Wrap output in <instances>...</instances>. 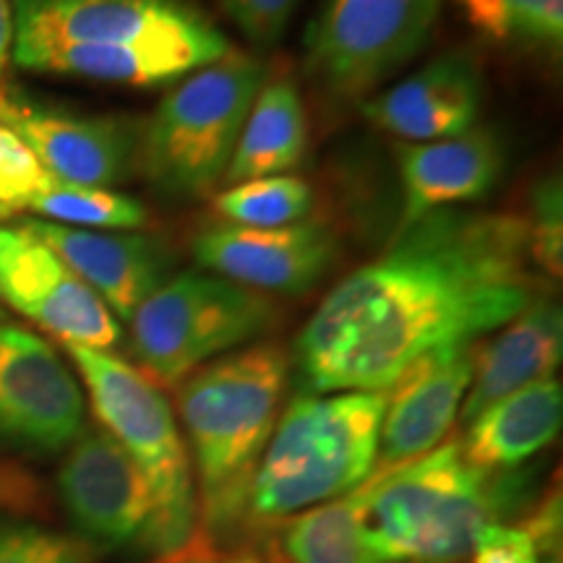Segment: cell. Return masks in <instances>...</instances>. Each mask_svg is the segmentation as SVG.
Segmentation results:
<instances>
[{"instance_id":"cell-1","label":"cell","mask_w":563,"mask_h":563,"mask_svg":"<svg viewBox=\"0 0 563 563\" xmlns=\"http://www.w3.org/2000/svg\"><path fill=\"white\" fill-rule=\"evenodd\" d=\"M543 295L525 217L433 211L323 298L295 344L313 394L386 391L407 365L477 342Z\"/></svg>"},{"instance_id":"cell-2","label":"cell","mask_w":563,"mask_h":563,"mask_svg":"<svg viewBox=\"0 0 563 563\" xmlns=\"http://www.w3.org/2000/svg\"><path fill=\"white\" fill-rule=\"evenodd\" d=\"M287 355L264 342L228 352L175 386L191 443L199 527L211 538L241 525L253 475L279 420Z\"/></svg>"},{"instance_id":"cell-3","label":"cell","mask_w":563,"mask_h":563,"mask_svg":"<svg viewBox=\"0 0 563 563\" xmlns=\"http://www.w3.org/2000/svg\"><path fill=\"white\" fill-rule=\"evenodd\" d=\"M527 496V475L488 473L464 460L460 439L399 467L371 473L363 534L382 563H456L477 532L501 525Z\"/></svg>"},{"instance_id":"cell-4","label":"cell","mask_w":563,"mask_h":563,"mask_svg":"<svg viewBox=\"0 0 563 563\" xmlns=\"http://www.w3.org/2000/svg\"><path fill=\"white\" fill-rule=\"evenodd\" d=\"M386 391L300 394L274 426L253 475L243 519L274 527L368 481L378 460Z\"/></svg>"},{"instance_id":"cell-5","label":"cell","mask_w":563,"mask_h":563,"mask_svg":"<svg viewBox=\"0 0 563 563\" xmlns=\"http://www.w3.org/2000/svg\"><path fill=\"white\" fill-rule=\"evenodd\" d=\"M264 84V63L235 51L180 81L141 131L139 165L152 186L170 196L214 191Z\"/></svg>"},{"instance_id":"cell-6","label":"cell","mask_w":563,"mask_h":563,"mask_svg":"<svg viewBox=\"0 0 563 563\" xmlns=\"http://www.w3.org/2000/svg\"><path fill=\"white\" fill-rule=\"evenodd\" d=\"M102 428L129 452L152 485L162 514L165 553L199 525L191 456L173 407L144 371L108 350L66 344Z\"/></svg>"},{"instance_id":"cell-7","label":"cell","mask_w":563,"mask_h":563,"mask_svg":"<svg viewBox=\"0 0 563 563\" xmlns=\"http://www.w3.org/2000/svg\"><path fill=\"white\" fill-rule=\"evenodd\" d=\"M129 323L141 371L175 389L196 368L262 336L274 323V306L238 282L183 272L141 302Z\"/></svg>"},{"instance_id":"cell-8","label":"cell","mask_w":563,"mask_h":563,"mask_svg":"<svg viewBox=\"0 0 563 563\" xmlns=\"http://www.w3.org/2000/svg\"><path fill=\"white\" fill-rule=\"evenodd\" d=\"M441 0H321L306 32L308 70L336 100H357L418 55Z\"/></svg>"},{"instance_id":"cell-9","label":"cell","mask_w":563,"mask_h":563,"mask_svg":"<svg viewBox=\"0 0 563 563\" xmlns=\"http://www.w3.org/2000/svg\"><path fill=\"white\" fill-rule=\"evenodd\" d=\"M70 522L102 551L165 553L162 514L152 485L104 428H84L58 470Z\"/></svg>"},{"instance_id":"cell-10","label":"cell","mask_w":563,"mask_h":563,"mask_svg":"<svg viewBox=\"0 0 563 563\" xmlns=\"http://www.w3.org/2000/svg\"><path fill=\"white\" fill-rule=\"evenodd\" d=\"M13 51L37 45H191L230 53L224 34L180 0H19Z\"/></svg>"},{"instance_id":"cell-11","label":"cell","mask_w":563,"mask_h":563,"mask_svg":"<svg viewBox=\"0 0 563 563\" xmlns=\"http://www.w3.org/2000/svg\"><path fill=\"white\" fill-rule=\"evenodd\" d=\"M84 431V394L60 355L30 329L0 323V446L55 454Z\"/></svg>"},{"instance_id":"cell-12","label":"cell","mask_w":563,"mask_h":563,"mask_svg":"<svg viewBox=\"0 0 563 563\" xmlns=\"http://www.w3.org/2000/svg\"><path fill=\"white\" fill-rule=\"evenodd\" d=\"M0 300L63 344L108 350L121 323L100 295L24 228H0Z\"/></svg>"},{"instance_id":"cell-13","label":"cell","mask_w":563,"mask_h":563,"mask_svg":"<svg viewBox=\"0 0 563 563\" xmlns=\"http://www.w3.org/2000/svg\"><path fill=\"white\" fill-rule=\"evenodd\" d=\"M340 243L319 220L285 228L217 224L194 238V258L203 272L251 290L300 295L334 264Z\"/></svg>"},{"instance_id":"cell-14","label":"cell","mask_w":563,"mask_h":563,"mask_svg":"<svg viewBox=\"0 0 563 563\" xmlns=\"http://www.w3.org/2000/svg\"><path fill=\"white\" fill-rule=\"evenodd\" d=\"M477 342L420 355L386 389L376 467H399L433 452L454 426L475 373Z\"/></svg>"},{"instance_id":"cell-15","label":"cell","mask_w":563,"mask_h":563,"mask_svg":"<svg viewBox=\"0 0 563 563\" xmlns=\"http://www.w3.org/2000/svg\"><path fill=\"white\" fill-rule=\"evenodd\" d=\"M0 123L9 125L55 180L110 188L139 165L141 125L118 118H76L5 97Z\"/></svg>"},{"instance_id":"cell-16","label":"cell","mask_w":563,"mask_h":563,"mask_svg":"<svg viewBox=\"0 0 563 563\" xmlns=\"http://www.w3.org/2000/svg\"><path fill=\"white\" fill-rule=\"evenodd\" d=\"M19 228L58 253L68 269L87 282L123 321H131L141 302L170 279L173 253L157 238L81 230L45 220H26Z\"/></svg>"},{"instance_id":"cell-17","label":"cell","mask_w":563,"mask_h":563,"mask_svg":"<svg viewBox=\"0 0 563 563\" xmlns=\"http://www.w3.org/2000/svg\"><path fill=\"white\" fill-rule=\"evenodd\" d=\"M483 104V70L473 55L456 51L426 63L405 81L371 97L365 118L391 136L439 141L470 131Z\"/></svg>"},{"instance_id":"cell-18","label":"cell","mask_w":563,"mask_h":563,"mask_svg":"<svg viewBox=\"0 0 563 563\" xmlns=\"http://www.w3.org/2000/svg\"><path fill=\"white\" fill-rule=\"evenodd\" d=\"M397 157L405 191L399 230L452 203L483 199L504 173L501 141L477 125L439 141H405Z\"/></svg>"},{"instance_id":"cell-19","label":"cell","mask_w":563,"mask_h":563,"mask_svg":"<svg viewBox=\"0 0 563 563\" xmlns=\"http://www.w3.org/2000/svg\"><path fill=\"white\" fill-rule=\"evenodd\" d=\"M561 355L563 311L559 302L540 295L522 313L504 323V332L477 347L473 384L460 407L462 426L498 399L553 378Z\"/></svg>"},{"instance_id":"cell-20","label":"cell","mask_w":563,"mask_h":563,"mask_svg":"<svg viewBox=\"0 0 563 563\" xmlns=\"http://www.w3.org/2000/svg\"><path fill=\"white\" fill-rule=\"evenodd\" d=\"M563 420V391L555 378L530 384L485 407L464 426V460L488 473H509L555 441Z\"/></svg>"},{"instance_id":"cell-21","label":"cell","mask_w":563,"mask_h":563,"mask_svg":"<svg viewBox=\"0 0 563 563\" xmlns=\"http://www.w3.org/2000/svg\"><path fill=\"white\" fill-rule=\"evenodd\" d=\"M224 55L191 45H37L13 51V58L21 68L81 76L91 81L129 84V87L170 84Z\"/></svg>"},{"instance_id":"cell-22","label":"cell","mask_w":563,"mask_h":563,"mask_svg":"<svg viewBox=\"0 0 563 563\" xmlns=\"http://www.w3.org/2000/svg\"><path fill=\"white\" fill-rule=\"evenodd\" d=\"M306 144L308 125L300 91L290 76H277L264 84L251 104L224 183L238 186L269 175H287L300 165Z\"/></svg>"},{"instance_id":"cell-23","label":"cell","mask_w":563,"mask_h":563,"mask_svg":"<svg viewBox=\"0 0 563 563\" xmlns=\"http://www.w3.org/2000/svg\"><path fill=\"white\" fill-rule=\"evenodd\" d=\"M371 477L347 496L332 498L274 527L264 545L269 563H382L363 534Z\"/></svg>"},{"instance_id":"cell-24","label":"cell","mask_w":563,"mask_h":563,"mask_svg":"<svg viewBox=\"0 0 563 563\" xmlns=\"http://www.w3.org/2000/svg\"><path fill=\"white\" fill-rule=\"evenodd\" d=\"M32 211L47 217V220L81 224V228H102V230H139L150 222L146 207L129 194L110 191V188L76 186V183L51 180L45 188L30 201Z\"/></svg>"},{"instance_id":"cell-25","label":"cell","mask_w":563,"mask_h":563,"mask_svg":"<svg viewBox=\"0 0 563 563\" xmlns=\"http://www.w3.org/2000/svg\"><path fill=\"white\" fill-rule=\"evenodd\" d=\"M311 209V186L295 175L245 180L214 196L217 214L241 228H285L306 220Z\"/></svg>"},{"instance_id":"cell-26","label":"cell","mask_w":563,"mask_h":563,"mask_svg":"<svg viewBox=\"0 0 563 563\" xmlns=\"http://www.w3.org/2000/svg\"><path fill=\"white\" fill-rule=\"evenodd\" d=\"M0 563H91V551L68 534L0 519Z\"/></svg>"},{"instance_id":"cell-27","label":"cell","mask_w":563,"mask_h":563,"mask_svg":"<svg viewBox=\"0 0 563 563\" xmlns=\"http://www.w3.org/2000/svg\"><path fill=\"white\" fill-rule=\"evenodd\" d=\"M525 222L530 230L532 264L548 279H559L563 269V196L559 178H548L534 188L532 214Z\"/></svg>"},{"instance_id":"cell-28","label":"cell","mask_w":563,"mask_h":563,"mask_svg":"<svg viewBox=\"0 0 563 563\" xmlns=\"http://www.w3.org/2000/svg\"><path fill=\"white\" fill-rule=\"evenodd\" d=\"M47 180L51 173L40 165L30 146L0 123V209L9 214L26 209Z\"/></svg>"},{"instance_id":"cell-29","label":"cell","mask_w":563,"mask_h":563,"mask_svg":"<svg viewBox=\"0 0 563 563\" xmlns=\"http://www.w3.org/2000/svg\"><path fill=\"white\" fill-rule=\"evenodd\" d=\"M224 11L253 45L269 47L282 40L300 0H222Z\"/></svg>"},{"instance_id":"cell-30","label":"cell","mask_w":563,"mask_h":563,"mask_svg":"<svg viewBox=\"0 0 563 563\" xmlns=\"http://www.w3.org/2000/svg\"><path fill=\"white\" fill-rule=\"evenodd\" d=\"M511 37L530 45L559 47L563 37V0H506Z\"/></svg>"},{"instance_id":"cell-31","label":"cell","mask_w":563,"mask_h":563,"mask_svg":"<svg viewBox=\"0 0 563 563\" xmlns=\"http://www.w3.org/2000/svg\"><path fill=\"white\" fill-rule=\"evenodd\" d=\"M470 553L473 563H540L538 545L522 527H483Z\"/></svg>"},{"instance_id":"cell-32","label":"cell","mask_w":563,"mask_h":563,"mask_svg":"<svg viewBox=\"0 0 563 563\" xmlns=\"http://www.w3.org/2000/svg\"><path fill=\"white\" fill-rule=\"evenodd\" d=\"M157 563H269L262 551H249V548H228L220 540L211 538L207 530L196 525L191 538L173 551L162 553Z\"/></svg>"},{"instance_id":"cell-33","label":"cell","mask_w":563,"mask_h":563,"mask_svg":"<svg viewBox=\"0 0 563 563\" xmlns=\"http://www.w3.org/2000/svg\"><path fill=\"white\" fill-rule=\"evenodd\" d=\"M40 506V485L19 464L0 460V511H32Z\"/></svg>"},{"instance_id":"cell-34","label":"cell","mask_w":563,"mask_h":563,"mask_svg":"<svg viewBox=\"0 0 563 563\" xmlns=\"http://www.w3.org/2000/svg\"><path fill=\"white\" fill-rule=\"evenodd\" d=\"M522 530L530 534L538 545L540 555H551L561 545V493H548V496L534 506L530 517L525 519Z\"/></svg>"},{"instance_id":"cell-35","label":"cell","mask_w":563,"mask_h":563,"mask_svg":"<svg viewBox=\"0 0 563 563\" xmlns=\"http://www.w3.org/2000/svg\"><path fill=\"white\" fill-rule=\"evenodd\" d=\"M464 16L477 32H483L490 40H509V9L506 0H460Z\"/></svg>"},{"instance_id":"cell-36","label":"cell","mask_w":563,"mask_h":563,"mask_svg":"<svg viewBox=\"0 0 563 563\" xmlns=\"http://www.w3.org/2000/svg\"><path fill=\"white\" fill-rule=\"evenodd\" d=\"M11 40H13V19H11V5L9 0H0V108L5 102V89H3V70L9 63L11 53Z\"/></svg>"},{"instance_id":"cell-37","label":"cell","mask_w":563,"mask_h":563,"mask_svg":"<svg viewBox=\"0 0 563 563\" xmlns=\"http://www.w3.org/2000/svg\"><path fill=\"white\" fill-rule=\"evenodd\" d=\"M5 217H11V214L5 209H0V220H5Z\"/></svg>"},{"instance_id":"cell-38","label":"cell","mask_w":563,"mask_h":563,"mask_svg":"<svg viewBox=\"0 0 563 563\" xmlns=\"http://www.w3.org/2000/svg\"><path fill=\"white\" fill-rule=\"evenodd\" d=\"M548 563H561V561H559V559H555V561H548Z\"/></svg>"},{"instance_id":"cell-39","label":"cell","mask_w":563,"mask_h":563,"mask_svg":"<svg viewBox=\"0 0 563 563\" xmlns=\"http://www.w3.org/2000/svg\"><path fill=\"white\" fill-rule=\"evenodd\" d=\"M0 319H3V311H0Z\"/></svg>"}]
</instances>
